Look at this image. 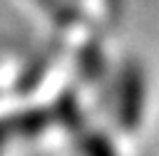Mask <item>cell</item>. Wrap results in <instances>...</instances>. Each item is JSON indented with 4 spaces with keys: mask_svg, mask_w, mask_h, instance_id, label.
I'll return each instance as SVG.
<instances>
[{
    "mask_svg": "<svg viewBox=\"0 0 159 156\" xmlns=\"http://www.w3.org/2000/svg\"><path fill=\"white\" fill-rule=\"evenodd\" d=\"M122 92L117 97V116L124 126H134L139 124V116H142V106H144V77H142V69L129 64L124 72H122Z\"/></svg>",
    "mask_w": 159,
    "mask_h": 156,
    "instance_id": "obj_1",
    "label": "cell"
},
{
    "mask_svg": "<svg viewBox=\"0 0 159 156\" xmlns=\"http://www.w3.org/2000/svg\"><path fill=\"white\" fill-rule=\"evenodd\" d=\"M84 156H114V151H112V146H109L107 139H102V136H92L89 144L84 146Z\"/></svg>",
    "mask_w": 159,
    "mask_h": 156,
    "instance_id": "obj_2",
    "label": "cell"
}]
</instances>
